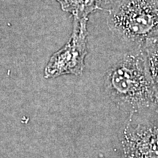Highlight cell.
I'll return each instance as SVG.
<instances>
[{"label":"cell","mask_w":158,"mask_h":158,"mask_svg":"<svg viewBox=\"0 0 158 158\" xmlns=\"http://www.w3.org/2000/svg\"><path fill=\"white\" fill-rule=\"evenodd\" d=\"M88 19H74L70 39L63 48L51 56L45 68V77L53 78L64 75L81 76L84 70L87 54Z\"/></svg>","instance_id":"cell-3"},{"label":"cell","mask_w":158,"mask_h":158,"mask_svg":"<svg viewBox=\"0 0 158 158\" xmlns=\"http://www.w3.org/2000/svg\"><path fill=\"white\" fill-rule=\"evenodd\" d=\"M104 85L112 101L132 114L158 108V94L141 46L124 54L108 68Z\"/></svg>","instance_id":"cell-1"},{"label":"cell","mask_w":158,"mask_h":158,"mask_svg":"<svg viewBox=\"0 0 158 158\" xmlns=\"http://www.w3.org/2000/svg\"><path fill=\"white\" fill-rule=\"evenodd\" d=\"M107 10L108 28L124 42L141 46L158 35V0H112Z\"/></svg>","instance_id":"cell-2"},{"label":"cell","mask_w":158,"mask_h":158,"mask_svg":"<svg viewBox=\"0 0 158 158\" xmlns=\"http://www.w3.org/2000/svg\"><path fill=\"white\" fill-rule=\"evenodd\" d=\"M141 48L148 71L158 94V35L147 38Z\"/></svg>","instance_id":"cell-5"},{"label":"cell","mask_w":158,"mask_h":158,"mask_svg":"<svg viewBox=\"0 0 158 158\" xmlns=\"http://www.w3.org/2000/svg\"><path fill=\"white\" fill-rule=\"evenodd\" d=\"M112 0H98V6L100 10L103 9V7L106 6H109V5L111 2Z\"/></svg>","instance_id":"cell-7"},{"label":"cell","mask_w":158,"mask_h":158,"mask_svg":"<svg viewBox=\"0 0 158 158\" xmlns=\"http://www.w3.org/2000/svg\"><path fill=\"white\" fill-rule=\"evenodd\" d=\"M64 10L70 12L74 19H88V15L99 10L98 0H59Z\"/></svg>","instance_id":"cell-6"},{"label":"cell","mask_w":158,"mask_h":158,"mask_svg":"<svg viewBox=\"0 0 158 158\" xmlns=\"http://www.w3.org/2000/svg\"><path fill=\"white\" fill-rule=\"evenodd\" d=\"M123 158H158V120H127L122 132Z\"/></svg>","instance_id":"cell-4"}]
</instances>
